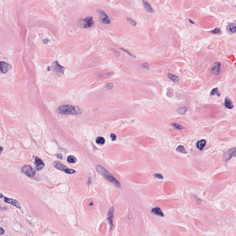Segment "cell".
Returning <instances> with one entry per match:
<instances>
[{
    "mask_svg": "<svg viewBox=\"0 0 236 236\" xmlns=\"http://www.w3.org/2000/svg\"><path fill=\"white\" fill-rule=\"evenodd\" d=\"M58 112L63 114H71L74 115H80L82 113V110L78 106L69 105H63L57 109Z\"/></svg>",
    "mask_w": 236,
    "mask_h": 236,
    "instance_id": "obj_1",
    "label": "cell"
},
{
    "mask_svg": "<svg viewBox=\"0 0 236 236\" xmlns=\"http://www.w3.org/2000/svg\"><path fill=\"white\" fill-rule=\"evenodd\" d=\"M96 169L97 172L103 176L107 180H108L113 184H114L116 187L118 188L121 187L120 183L117 180L110 172H108L107 170H106L103 167L100 165H97L96 166Z\"/></svg>",
    "mask_w": 236,
    "mask_h": 236,
    "instance_id": "obj_2",
    "label": "cell"
},
{
    "mask_svg": "<svg viewBox=\"0 0 236 236\" xmlns=\"http://www.w3.org/2000/svg\"><path fill=\"white\" fill-rule=\"evenodd\" d=\"M54 165L57 169L60 170V171H64L67 173L73 174L76 172L74 170H73L72 169H69L64 164L62 163L61 162H60L59 161H55L54 163Z\"/></svg>",
    "mask_w": 236,
    "mask_h": 236,
    "instance_id": "obj_3",
    "label": "cell"
},
{
    "mask_svg": "<svg viewBox=\"0 0 236 236\" xmlns=\"http://www.w3.org/2000/svg\"><path fill=\"white\" fill-rule=\"evenodd\" d=\"M80 25L81 26L83 27L84 28H88L92 26L94 24V21L93 20V18L91 16L87 17L83 20H80Z\"/></svg>",
    "mask_w": 236,
    "mask_h": 236,
    "instance_id": "obj_4",
    "label": "cell"
},
{
    "mask_svg": "<svg viewBox=\"0 0 236 236\" xmlns=\"http://www.w3.org/2000/svg\"><path fill=\"white\" fill-rule=\"evenodd\" d=\"M22 172L26 176L29 177H32L36 174L35 171L30 165H24L22 168Z\"/></svg>",
    "mask_w": 236,
    "mask_h": 236,
    "instance_id": "obj_5",
    "label": "cell"
},
{
    "mask_svg": "<svg viewBox=\"0 0 236 236\" xmlns=\"http://www.w3.org/2000/svg\"><path fill=\"white\" fill-rule=\"evenodd\" d=\"M98 11L100 14V21L101 23L104 24H109L111 23V20L109 19L108 16L106 14V13L104 12V11L101 10H98Z\"/></svg>",
    "mask_w": 236,
    "mask_h": 236,
    "instance_id": "obj_6",
    "label": "cell"
},
{
    "mask_svg": "<svg viewBox=\"0 0 236 236\" xmlns=\"http://www.w3.org/2000/svg\"><path fill=\"white\" fill-rule=\"evenodd\" d=\"M232 156L236 157V147L230 149L225 154L224 160L225 161H227L231 159Z\"/></svg>",
    "mask_w": 236,
    "mask_h": 236,
    "instance_id": "obj_7",
    "label": "cell"
},
{
    "mask_svg": "<svg viewBox=\"0 0 236 236\" xmlns=\"http://www.w3.org/2000/svg\"><path fill=\"white\" fill-rule=\"evenodd\" d=\"M52 67L55 72L57 73H60L63 74L64 73L65 67L62 66H60V64L58 63L57 61L54 62L52 65Z\"/></svg>",
    "mask_w": 236,
    "mask_h": 236,
    "instance_id": "obj_8",
    "label": "cell"
},
{
    "mask_svg": "<svg viewBox=\"0 0 236 236\" xmlns=\"http://www.w3.org/2000/svg\"><path fill=\"white\" fill-rule=\"evenodd\" d=\"M4 202L8 203H9V204H11L13 206H14L18 208H20V205L19 203V202L16 200L11 199V198H8L5 197H4Z\"/></svg>",
    "mask_w": 236,
    "mask_h": 236,
    "instance_id": "obj_9",
    "label": "cell"
},
{
    "mask_svg": "<svg viewBox=\"0 0 236 236\" xmlns=\"http://www.w3.org/2000/svg\"><path fill=\"white\" fill-rule=\"evenodd\" d=\"M113 212H114V208L113 207H112L109 210L108 213V223L110 225L111 228H112L113 227Z\"/></svg>",
    "mask_w": 236,
    "mask_h": 236,
    "instance_id": "obj_10",
    "label": "cell"
},
{
    "mask_svg": "<svg viewBox=\"0 0 236 236\" xmlns=\"http://www.w3.org/2000/svg\"><path fill=\"white\" fill-rule=\"evenodd\" d=\"M220 62H216L213 64L211 69V72L214 75H218L220 72Z\"/></svg>",
    "mask_w": 236,
    "mask_h": 236,
    "instance_id": "obj_11",
    "label": "cell"
},
{
    "mask_svg": "<svg viewBox=\"0 0 236 236\" xmlns=\"http://www.w3.org/2000/svg\"><path fill=\"white\" fill-rule=\"evenodd\" d=\"M35 163L36 165V170L37 171H39L44 168V164L41 159L38 157L35 158Z\"/></svg>",
    "mask_w": 236,
    "mask_h": 236,
    "instance_id": "obj_12",
    "label": "cell"
},
{
    "mask_svg": "<svg viewBox=\"0 0 236 236\" xmlns=\"http://www.w3.org/2000/svg\"><path fill=\"white\" fill-rule=\"evenodd\" d=\"M11 68V66L10 65L8 64L6 62H4L3 61H1L0 62V70L1 72L3 73H6L8 72V70Z\"/></svg>",
    "mask_w": 236,
    "mask_h": 236,
    "instance_id": "obj_13",
    "label": "cell"
},
{
    "mask_svg": "<svg viewBox=\"0 0 236 236\" xmlns=\"http://www.w3.org/2000/svg\"><path fill=\"white\" fill-rule=\"evenodd\" d=\"M151 213H153L154 214L157 215L158 216H161V217H163L164 214L163 212H162L160 208L158 207H156L155 208H153L151 210Z\"/></svg>",
    "mask_w": 236,
    "mask_h": 236,
    "instance_id": "obj_14",
    "label": "cell"
},
{
    "mask_svg": "<svg viewBox=\"0 0 236 236\" xmlns=\"http://www.w3.org/2000/svg\"><path fill=\"white\" fill-rule=\"evenodd\" d=\"M143 5H144V8L147 12H154L153 9L152 8V7L150 5V4H149L148 1L143 0Z\"/></svg>",
    "mask_w": 236,
    "mask_h": 236,
    "instance_id": "obj_15",
    "label": "cell"
},
{
    "mask_svg": "<svg viewBox=\"0 0 236 236\" xmlns=\"http://www.w3.org/2000/svg\"><path fill=\"white\" fill-rule=\"evenodd\" d=\"M225 106L226 108L228 109H232L233 108V105L232 101L228 98L226 97L225 99Z\"/></svg>",
    "mask_w": 236,
    "mask_h": 236,
    "instance_id": "obj_16",
    "label": "cell"
},
{
    "mask_svg": "<svg viewBox=\"0 0 236 236\" xmlns=\"http://www.w3.org/2000/svg\"><path fill=\"white\" fill-rule=\"evenodd\" d=\"M206 144V141L205 140L202 139V140L199 141L196 144V146L197 148H198L200 150H202L205 146V144Z\"/></svg>",
    "mask_w": 236,
    "mask_h": 236,
    "instance_id": "obj_17",
    "label": "cell"
},
{
    "mask_svg": "<svg viewBox=\"0 0 236 236\" xmlns=\"http://www.w3.org/2000/svg\"><path fill=\"white\" fill-rule=\"evenodd\" d=\"M168 76L169 79H170L171 80H172V81L174 82V83H178V82H179V81L180 80V79L178 76L174 75L172 74L168 73Z\"/></svg>",
    "mask_w": 236,
    "mask_h": 236,
    "instance_id": "obj_18",
    "label": "cell"
},
{
    "mask_svg": "<svg viewBox=\"0 0 236 236\" xmlns=\"http://www.w3.org/2000/svg\"><path fill=\"white\" fill-rule=\"evenodd\" d=\"M67 160L68 162L70 163H75L77 161V159L73 156H68Z\"/></svg>",
    "mask_w": 236,
    "mask_h": 236,
    "instance_id": "obj_19",
    "label": "cell"
},
{
    "mask_svg": "<svg viewBox=\"0 0 236 236\" xmlns=\"http://www.w3.org/2000/svg\"><path fill=\"white\" fill-rule=\"evenodd\" d=\"M96 141L97 144L102 145V144H104V143L105 142V140L103 137H102L101 136H98L96 138Z\"/></svg>",
    "mask_w": 236,
    "mask_h": 236,
    "instance_id": "obj_20",
    "label": "cell"
},
{
    "mask_svg": "<svg viewBox=\"0 0 236 236\" xmlns=\"http://www.w3.org/2000/svg\"><path fill=\"white\" fill-rule=\"evenodd\" d=\"M229 31L232 33L236 32V24L231 23L229 25Z\"/></svg>",
    "mask_w": 236,
    "mask_h": 236,
    "instance_id": "obj_21",
    "label": "cell"
},
{
    "mask_svg": "<svg viewBox=\"0 0 236 236\" xmlns=\"http://www.w3.org/2000/svg\"><path fill=\"white\" fill-rule=\"evenodd\" d=\"M176 150L178 151V152H180V153H183V154H186L187 152L185 150V148H184V147L182 145H180L179 146H178L177 147V148L176 149Z\"/></svg>",
    "mask_w": 236,
    "mask_h": 236,
    "instance_id": "obj_22",
    "label": "cell"
},
{
    "mask_svg": "<svg viewBox=\"0 0 236 236\" xmlns=\"http://www.w3.org/2000/svg\"><path fill=\"white\" fill-rule=\"evenodd\" d=\"M211 95H217L218 96H220V94L219 93L218 89L217 88L214 89L210 93Z\"/></svg>",
    "mask_w": 236,
    "mask_h": 236,
    "instance_id": "obj_23",
    "label": "cell"
},
{
    "mask_svg": "<svg viewBox=\"0 0 236 236\" xmlns=\"http://www.w3.org/2000/svg\"><path fill=\"white\" fill-rule=\"evenodd\" d=\"M126 20L128 21V23H130L131 25H132L133 26H134L136 25V22L134 20H133L132 19H131V18H126Z\"/></svg>",
    "mask_w": 236,
    "mask_h": 236,
    "instance_id": "obj_24",
    "label": "cell"
},
{
    "mask_svg": "<svg viewBox=\"0 0 236 236\" xmlns=\"http://www.w3.org/2000/svg\"><path fill=\"white\" fill-rule=\"evenodd\" d=\"M187 110V108H185V107H182V108H179L178 110V111L180 113H182V114H183V113H184Z\"/></svg>",
    "mask_w": 236,
    "mask_h": 236,
    "instance_id": "obj_25",
    "label": "cell"
},
{
    "mask_svg": "<svg viewBox=\"0 0 236 236\" xmlns=\"http://www.w3.org/2000/svg\"><path fill=\"white\" fill-rule=\"evenodd\" d=\"M114 85L112 83H108L106 84L105 85V88H106L107 90H111L112 89Z\"/></svg>",
    "mask_w": 236,
    "mask_h": 236,
    "instance_id": "obj_26",
    "label": "cell"
},
{
    "mask_svg": "<svg viewBox=\"0 0 236 236\" xmlns=\"http://www.w3.org/2000/svg\"><path fill=\"white\" fill-rule=\"evenodd\" d=\"M211 32L213 33H215V34H220V33H221V31H220V29L219 28H216L213 31H211Z\"/></svg>",
    "mask_w": 236,
    "mask_h": 236,
    "instance_id": "obj_27",
    "label": "cell"
},
{
    "mask_svg": "<svg viewBox=\"0 0 236 236\" xmlns=\"http://www.w3.org/2000/svg\"><path fill=\"white\" fill-rule=\"evenodd\" d=\"M172 125V126H173L174 128L180 130V129H182V126H181L180 125V124H177V123H173Z\"/></svg>",
    "mask_w": 236,
    "mask_h": 236,
    "instance_id": "obj_28",
    "label": "cell"
},
{
    "mask_svg": "<svg viewBox=\"0 0 236 236\" xmlns=\"http://www.w3.org/2000/svg\"><path fill=\"white\" fill-rule=\"evenodd\" d=\"M155 176L159 179H163V178L162 175L160 174H156L155 175Z\"/></svg>",
    "mask_w": 236,
    "mask_h": 236,
    "instance_id": "obj_29",
    "label": "cell"
},
{
    "mask_svg": "<svg viewBox=\"0 0 236 236\" xmlns=\"http://www.w3.org/2000/svg\"><path fill=\"white\" fill-rule=\"evenodd\" d=\"M111 137L112 140V141H115L116 139V135L114 134H112L111 135Z\"/></svg>",
    "mask_w": 236,
    "mask_h": 236,
    "instance_id": "obj_30",
    "label": "cell"
},
{
    "mask_svg": "<svg viewBox=\"0 0 236 236\" xmlns=\"http://www.w3.org/2000/svg\"><path fill=\"white\" fill-rule=\"evenodd\" d=\"M143 67L145 68H147V69H148V63H145L144 64H143L142 65Z\"/></svg>",
    "mask_w": 236,
    "mask_h": 236,
    "instance_id": "obj_31",
    "label": "cell"
},
{
    "mask_svg": "<svg viewBox=\"0 0 236 236\" xmlns=\"http://www.w3.org/2000/svg\"><path fill=\"white\" fill-rule=\"evenodd\" d=\"M57 157H58V158L60 159H62V156H61V154H58V155H57Z\"/></svg>",
    "mask_w": 236,
    "mask_h": 236,
    "instance_id": "obj_32",
    "label": "cell"
},
{
    "mask_svg": "<svg viewBox=\"0 0 236 236\" xmlns=\"http://www.w3.org/2000/svg\"><path fill=\"white\" fill-rule=\"evenodd\" d=\"M4 232V230L2 228H0V234H2Z\"/></svg>",
    "mask_w": 236,
    "mask_h": 236,
    "instance_id": "obj_33",
    "label": "cell"
},
{
    "mask_svg": "<svg viewBox=\"0 0 236 236\" xmlns=\"http://www.w3.org/2000/svg\"><path fill=\"white\" fill-rule=\"evenodd\" d=\"M45 42H46V44H47V43L48 42V40H47V39H46V40H44V42L45 44Z\"/></svg>",
    "mask_w": 236,
    "mask_h": 236,
    "instance_id": "obj_34",
    "label": "cell"
},
{
    "mask_svg": "<svg viewBox=\"0 0 236 236\" xmlns=\"http://www.w3.org/2000/svg\"><path fill=\"white\" fill-rule=\"evenodd\" d=\"M189 21H191V23H193H193H193V22H192V21H191V20H189Z\"/></svg>",
    "mask_w": 236,
    "mask_h": 236,
    "instance_id": "obj_35",
    "label": "cell"
},
{
    "mask_svg": "<svg viewBox=\"0 0 236 236\" xmlns=\"http://www.w3.org/2000/svg\"></svg>",
    "mask_w": 236,
    "mask_h": 236,
    "instance_id": "obj_36",
    "label": "cell"
}]
</instances>
